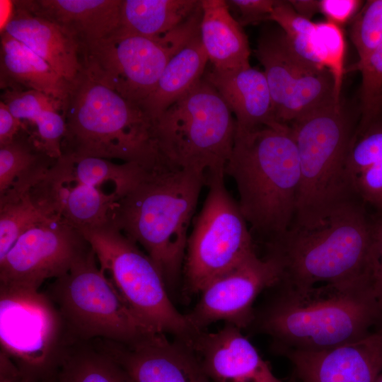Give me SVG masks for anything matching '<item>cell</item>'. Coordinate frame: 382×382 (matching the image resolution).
I'll return each mask as SVG.
<instances>
[{
	"label": "cell",
	"mask_w": 382,
	"mask_h": 382,
	"mask_svg": "<svg viewBox=\"0 0 382 382\" xmlns=\"http://www.w3.org/2000/svg\"><path fill=\"white\" fill-rule=\"evenodd\" d=\"M354 183L357 195L382 209V162L371 166L357 174Z\"/></svg>",
	"instance_id": "obj_38"
},
{
	"label": "cell",
	"mask_w": 382,
	"mask_h": 382,
	"mask_svg": "<svg viewBox=\"0 0 382 382\" xmlns=\"http://www.w3.org/2000/svg\"><path fill=\"white\" fill-rule=\"evenodd\" d=\"M24 125L0 101V146L11 142Z\"/></svg>",
	"instance_id": "obj_42"
},
{
	"label": "cell",
	"mask_w": 382,
	"mask_h": 382,
	"mask_svg": "<svg viewBox=\"0 0 382 382\" xmlns=\"http://www.w3.org/2000/svg\"><path fill=\"white\" fill-rule=\"evenodd\" d=\"M205 185V173L160 160L143 168L109 213V221L144 248L170 289L183 273L188 228Z\"/></svg>",
	"instance_id": "obj_2"
},
{
	"label": "cell",
	"mask_w": 382,
	"mask_h": 382,
	"mask_svg": "<svg viewBox=\"0 0 382 382\" xmlns=\"http://www.w3.org/2000/svg\"><path fill=\"white\" fill-rule=\"evenodd\" d=\"M94 342L133 382H211L190 347L168 340L166 334L156 333L131 345L102 339Z\"/></svg>",
	"instance_id": "obj_17"
},
{
	"label": "cell",
	"mask_w": 382,
	"mask_h": 382,
	"mask_svg": "<svg viewBox=\"0 0 382 382\" xmlns=\"http://www.w3.org/2000/svg\"><path fill=\"white\" fill-rule=\"evenodd\" d=\"M255 308L253 327L274 352L322 351L366 335L382 313L368 274L340 282L296 286L278 282Z\"/></svg>",
	"instance_id": "obj_1"
},
{
	"label": "cell",
	"mask_w": 382,
	"mask_h": 382,
	"mask_svg": "<svg viewBox=\"0 0 382 382\" xmlns=\"http://www.w3.org/2000/svg\"><path fill=\"white\" fill-rule=\"evenodd\" d=\"M350 37L359 57L353 66L357 70L382 44V0L368 1L365 4L354 18Z\"/></svg>",
	"instance_id": "obj_32"
},
{
	"label": "cell",
	"mask_w": 382,
	"mask_h": 382,
	"mask_svg": "<svg viewBox=\"0 0 382 382\" xmlns=\"http://www.w3.org/2000/svg\"><path fill=\"white\" fill-rule=\"evenodd\" d=\"M204 78L230 108L236 120L237 132L282 123L277 118L263 71L250 66L229 72H219L211 69L205 71Z\"/></svg>",
	"instance_id": "obj_21"
},
{
	"label": "cell",
	"mask_w": 382,
	"mask_h": 382,
	"mask_svg": "<svg viewBox=\"0 0 382 382\" xmlns=\"http://www.w3.org/2000/svg\"><path fill=\"white\" fill-rule=\"evenodd\" d=\"M255 52L264 67L280 122L288 125L316 109L337 103L330 71L311 67L296 58L282 30L263 33Z\"/></svg>",
	"instance_id": "obj_14"
},
{
	"label": "cell",
	"mask_w": 382,
	"mask_h": 382,
	"mask_svg": "<svg viewBox=\"0 0 382 382\" xmlns=\"http://www.w3.org/2000/svg\"><path fill=\"white\" fill-rule=\"evenodd\" d=\"M281 279L279 262L269 255L260 258L255 252L207 284L199 293L195 306L185 316L197 330L221 320L240 329L248 328L253 320L257 297Z\"/></svg>",
	"instance_id": "obj_15"
},
{
	"label": "cell",
	"mask_w": 382,
	"mask_h": 382,
	"mask_svg": "<svg viewBox=\"0 0 382 382\" xmlns=\"http://www.w3.org/2000/svg\"><path fill=\"white\" fill-rule=\"evenodd\" d=\"M97 262L92 248L44 291L59 312L71 340L102 339L131 345L158 333L134 313Z\"/></svg>",
	"instance_id": "obj_8"
},
{
	"label": "cell",
	"mask_w": 382,
	"mask_h": 382,
	"mask_svg": "<svg viewBox=\"0 0 382 382\" xmlns=\"http://www.w3.org/2000/svg\"><path fill=\"white\" fill-rule=\"evenodd\" d=\"M357 71L361 74L360 122L368 125L377 121L382 109V44Z\"/></svg>",
	"instance_id": "obj_33"
},
{
	"label": "cell",
	"mask_w": 382,
	"mask_h": 382,
	"mask_svg": "<svg viewBox=\"0 0 382 382\" xmlns=\"http://www.w3.org/2000/svg\"><path fill=\"white\" fill-rule=\"evenodd\" d=\"M91 249L80 231L49 218L21 235L0 260V284L39 290L45 280L67 273Z\"/></svg>",
	"instance_id": "obj_13"
},
{
	"label": "cell",
	"mask_w": 382,
	"mask_h": 382,
	"mask_svg": "<svg viewBox=\"0 0 382 382\" xmlns=\"http://www.w3.org/2000/svg\"><path fill=\"white\" fill-rule=\"evenodd\" d=\"M185 345L214 382H284L241 329L230 323L214 332L200 330Z\"/></svg>",
	"instance_id": "obj_19"
},
{
	"label": "cell",
	"mask_w": 382,
	"mask_h": 382,
	"mask_svg": "<svg viewBox=\"0 0 382 382\" xmlns=\"http://www.w3.org/2000/svg\"><path fill=\"white\" fill-rule=\"evenodd\" d=\"M289 2L298 14L308 20L320 12L319 1L290 0Z\"/></svg>",
	"instance_id": "obj_43"
},
{
	"label": "cell",
	"mask_w": 382,
	"mask_h": 382,
	"mask_svg": "<svg viewBox=\"0 0 382 382\" xmlns=\"http://www.w3.org/2000/svg\"><path fill=\"white\" fill-rule=\"evenodd\" d=\"M47 219L33 204L29 193L18 199L0 202V260L21 235Z\"/></svg>",
	"instance_id": "obj_30"
},
{
	"label": "cell",
	"mask_w": 382,
	"mask_h": 382,
	"mask_svg": "<svg viewBox=\"0 0 382 382\" xmlns=\"http://www.w3.org/2000/svg\"><path fill=\"white\" fill-rule=\"evenodd\" d=\"M297 382H376L382 373V328L322 351H289Z\"/></svg>",
	"instance_id": "obj_18"
},
{
	"label": "cell",
	"mask_w": 382,
	"mask_h": 382,
	"mask_svg": "<svg viewBox=\"0 0 382 382\" xmlns=\"http://www.w3.org/2000/svg\"><path fill=\"white\" fill-rule=\"evenodd\" d=\"M202 0H122L120 32L148 37L174 30L195 14Z\"/></svg>",
	"instance_id": "obj_27"
},
{
	"label": "cell",
	"mask_w": 382,
	"mask_h": 382,
	"mask_svg": "<svg viewBox=\"0 0 382 382\" xmlns=\"http://www.w3.org/2000/svg\"><path fill=\"white\" fill-rule=\"evenodd\" d=\"M57 159L43 150L24 125L11 142L0 146V202L29 193Z\"/></svg>",
	"instance_id": "obj_25"
},
{
	"label": "cell",
	"mask_w": 382,
	"mask_h": 382,
	"mask_svg": "<svg viewBox=\"0 0 382 382\" xmlns=\"http://www.w3.org/2000/svg\"><path fill=\"white\" fill-rule=\"evenodd\" d=\"M374 231L363 209L350 204L312 228L291 227L266 243L282 269L280 282L311 286L368 274Z\"/></svg>",
	"instance_id": "obj_6"
},
{
	"label": "cell",
	"mask_w": 382,
	"mask_h": 382,
	"mask_svg": "<svg viewBox=\"0 0 382 382\" xmlns=\"http://www.w3.org/2000/svg\"><path fill=\"white\" fill-rule=\"evenodd\" d=\"M20 1L30 11L66 29L79 42L105 38L120 26L122 0Z\"/></svg>",
	"instance_id": "obj_22"
},
{
	"label": "cell",
	"mask_w": 382,
	"mask_h": 382,
	"mask_svg": "<svg viewBox=\"0 0 382 382\" xmlns=\"http://www.w3.org/2000/svg\"><path fill=\"white\" fill-rule=\"evenodd\" d=\"M29 196L47 217L61 219L81 233L108 221L118 199L114 190L105 193L79 182L73 172V158L64 154L29 192Z\"/></svg>",
	"instance_id": "obj_16"
},
{
	"label": "cell",
	"mask_w": 382,
	"mask_h": 382,
	"mask_svg": "<svg viewBox=\"0 0 382 382\" xmlns=\"http://www.w3.org/2000/svg\"><path fill=\"white\" fill-rule=\"evenodd\" d=\"M224 175V171L205 174L208 192L188 236L183 269V294L189 297L255 252L249 226Z\"/></svg>",
	"instance_id": "obj_12"
},
{
	"label": "cell",
	"mask_w": 382,
	"mask_h": 382,
	"mask_svg": "<svg viewBox=\"0 0 382 382\" xmlns=\"http://www.w3.org/2000/svg\"><path fill=\"white\" fill-rule=\"evenodd\" d=\"M369 280L374 296L382 310V221L374 231Z\"/></svg>",
	"instance_id": "obj_40"
},
{
	"label": "cell",
	"mask_w": 382,
	"mask_h": 382,
	"mask_svg": "<svg viewBox=\"0 0 382 382\" xmlns=\"http://www.w3.org/2000/svg\"><path fill=\"white\" fill-rule=\"evenodd\" d=\"M382 162V124L376 123L352 143L347 170L352 178L368 167Z\"/></svg>",
	"instance_id": "obj_35"
},
{
	"label": "cell",
	"mask_w": 382,
	"mask_h": 382,
	"mask_svg": "<svg viewBox=\"0 0 382 382\" xmlns=\"http://www.w3.org/2000/svg\"><path fill=\"white\" fill-rule=\"evenodd\" d=\"M361 4L359 0H320L319 8L327 21L342 26L354 18Z\"/></svg>",
	"instance_id": "obj_41"
},
{
	"label": "cell",
	"mask_w": 382,
	"mask_h": 382,
	"mask_svg": "<svg viewBox=\"0 0 382 382\" xmlns=\"http://www.w3.org/2000/svg\"><path fill=\"white\" fill-rule=\"evenodd\" d=\"M199 33L212 69L229 72L250 66V50L243 26L224 0H202Z\"/></svg>",
	"instance_id": "obj_23"
},
{
	"label": "cell",
	"mask_w": 382,
	"mask_h": 382,
	"mask_svg": "<svg viewBox=\"0 0 382 382\" xmlns=\"http://www.w3.org/2000/svg\"><path fill=\"white\" fill-rule=\"evenodd\" d=\"M201 16L200 8L183 24L156 37L117 30L105 38L80 42L83 69L139 105L153 92L171 58L199 32Z\"/></svg>",
	"instance_id": "obj_10"
},
{
	"label": "cell",
	"mask_w": 382,
	"mask_h": 382,
	"mask_svg": "<svg viewBox=\"0 0 382 382\" xmlns=\"http://www.w3.org/2000/svg\"><path fill=\"white\" fill-rule=\"evenodd\" d=\"M144 167L137 163H115L97 157L73 158V172L79 182L98 188L111 182L118 197L131 187Z\"/></svg>",
	"instance_id": "obj_29"
},
{
	"label": "cell",
	"mask_w": 382,
	"mask_h": 382,
	"mask_svg": "<svg viewBox=\"0 0 382 382\" xmlns=\"http://www.w3.org/2000/svg\"><path fill=\"white\" fill-rule=\"evenodd\" d=\"M0 71L1 88L40 91L58 102L62 110L71 83L30 48L6 32L1 34Z\"/></svg>",
	"instance_id": "obj_24"
},
{
	"label": "cell",
	"mask_w": 382,
	"mask_h": 382,
	"mask_svg": "<svg viewBox=\"0 0 382 382\" xmlns=\"http://www.w3.org/2000/svg\"><path fill=\"white\" fill-rule=\"evenodd\" d=\"M226 3L238 14L242 25L268 20L277 3L276 0H228Z\"/></svg>",
	"instance_id": "obj_39"
},
{
	"label": "cell",
	"mask_w": 382,
	"mask_h": 382,
	"mask_svg": "<svg viewBox=\"0 0 382 382\" xmlns=\"http://www.w3.org/2000/svg\"><path fill=\"white\" fill-rule=\"evenodd\" d=\"M289 126L301 172L291 227L312 228L356 202L354 183L347 170L355 132L341 103L335 102L302 115Z\"/></svg>",
	"instance_id": "obj_5"
},
{
	"label": "cell",
	"mask_w": 382,
	"mask_h": 382,
	"mask_svg": "<svg viewBox=\"0 0 382 382\" xmlns=\"http://www.w3.org/2000/svg\"><path fill=\"white\" fill-rule=\"evenodd\" d=\"M52 382H133L126 371L94 342L69 347Z\"/></svg>",
	"instance_id": "obj_28"
},
{
	"label": "cell",
	"mask_w": 382,
	"mask_h": 382,
	"mask_svg": "<svg viewBox=\"0 0 382 382\" xmlns=\"http://www.w3.org/2000/svg\"><path fill=\"white\" fill-rule=\"evenodd\" d=\"M1 101L15 117L21 122L27 120L32 125L46 110L57 108L61 112V106L58 102L35 90L5 89L1 96Z\"/></svg>",
	"instance_id": "obj_34"
},
{
	"label": "cell",
	"mask_w": 382,
	"mask_h": 382,
	"mask_svg": "<svg viewBox=\"0 0 382 382\" xmlns=\"http://www.w3.org/2000/svg\"><path fill=\"white\" fill-rule=\"evenodd\" d=\"M1 352L23 379L52 382L70 345L62 316L39 290L0 284Z\"/></svg>",
	"instance_id": "obj_11"
},
{
	"label": "cell",
	"mask_w": 382,
	"mask_h": 382,
	"mask_svg": "<svg viewBox=\"0 0 382 382\" xmlns=\"http://www.w3.org/2000/svg\"><path fill=\"white\" fill-rule=\"evenodd\" d=\"M82 233L91 244L101 271L143 323L184 343L200 330L194 328L186 316L174 306L162 274L152 259L109 219Z\"/></svg>",
	"instance_id": "obj_9"
},
{
	"label": "cell",
	"mask_w": 382,
	"mask_h": 382,
	"mask_svg": "<svg viewBox=\"0 0 382 382\" xmlns=\"http://www.w3.org/2000/svg\"><path fill=\"white\" fill-rule=\"evenodd\" d=\"M225 175L236 183L241 211L265 243L293 225L301 185L298 150L289 125L237 132Z\"/></svg>",
	"instance_id": "obj_3"
},
{
	"label": "cell",
	"mask_w": 382,
	"mask_h": 382,
	"mask_svg": "<svg viewBox=\"0 0 382 382\" xmlns=\"http://www.w3.org/2000/svg\"><path fill=\"white\" fill-rule=\"evenodd\" d=\"M66 123L62 154L156 164L153 121L139 105L93 79L83 69L61 110Z\"/></svg>",
	"instance_id": "obj_4"
},
{
	"label": "cell",
	"mask_w": 382,
	"mask_h": 382,
	"mask_svg": "<svg viewBox=\"0 0 382 382\" xmlns=\"http://www.w3.org/2000/svg\"><path fill=\"white\" fill-rule=\"evenodd\" d=\"M268 20L276 22L287 36L313 33L316 23L298 14L289 1H277Z\"/></svg>",
	"instance_id": "obj_37"
},
{
	"label": "cell",
	"mask_w": 382,
	"mask_h": 382,
	"mask_svg": "<svg viewBox=\"0 0 382 382\" xmlns=\"http://www.w3.org/2000/svg\"><path fill=\"white\" fill-rule=\"evenodd\" d=\"M208 62L199 32L171 58L154 90L139 106L153 121L202 79Z\"/></svg>",
	"instance_id": "obj_26"
},
{
	"label": "cell",
	"mask_w": 382,
	"mask_h": 382,
	"mask_svg": "<svg viewBox=\"0 0 382 382\" xmlns=\"http://www.w3.org/2000/svg\"><path fill=\"white\" fill-rule=\"evenodd\" d=\"M0 382H33L23 379L21 376L13 378H0Z\"/></svg>",
	"instance_id": "obj_44"
},
{
	"label": "cell",
	"mask_w": 382,
	"mask_h": 382,
	"mask_svg": "<svg viewBox=\"0 0 382 382\" xmlns=\"http://www.w3.org/2000/svg\"><path fill=\"white\" fill-rule=\"evenodd\" d=\"M30 48L68 83L83 70L80 44L66 29L13 1V10L3 31Z\"/></svg>",
	"instance_id": "obj_20"
},
{
	"label": "cell",
	"mask_w": 382,
	"mask_h": 382,
	"mask_svg": "<svg viewBox=\"0 0 382 382\" xmlns=\"http://www.w3.org/2000/svg\"><path fill=\"white\" fill-rule=\"evenodd\" d=\"M314 44L320 64L332 76L335 98L340 103L346 54L345 37L342 27L328 21L316 23Z\"/></svg>",
	"instance_id": "obj_31"
},
{
	"label": "cell",
	"mask_w": 382,
	"mask_h": 382,
	"mask_svg": "<svg viewBox=\"0 0 382 382\" xmlns=\"http://www.w3.org/2000/svg\"><path fill=\"white\" fill-rule=\"evenodd\" d=\"M33 126L35 130L31 134L43 150L54 158L62 156L66 123L60 110L57 108L45 110Z\"/></svg>",
	"instance_id": "obj_36"
},
{
	"label": "cell",
	"mask_w": 382,
	"mask_h": 382,
	"mask_svg": "<svg viewBox=\"0 0 382 382\" xmlns=\"http://www.w3.org/2000/svg\"><path fill=\"white\" fill-rule=\"evenodd\" d=\"M376 382H382V373H381V374L379 376V377L378 378Z\"/></svg>",
	"instance_id": "obj_45"
},
{
	"label": "cell",
	"mask_w": 382,
	"mask_h": 382,
	"mask_svg": "<svg viewBox=\"0 0 382 382\" xmlns=\"http://www.w3.org/2000/svg\"><path fill=\"white\" fill-rule=\"evenodd\" d=\"M161 159L205 174L224 171L234 144L235 117L203 76L187 93L153 120Z\"/></svg>",
	"instance_id": "obj_7"
}]
</instances>
